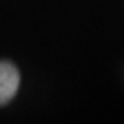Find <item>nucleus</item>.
I'll return each instance as SVG.
<instances>
[{
    "label": "nucleus",
    "mask_w": 124,
    "mask_h": 124,
    "mask_svg": "<svg viewBox=\"0 0 124 124\" xmlns=\"http://www.w3.org/2000/svg\"><path fill=\"white\" fill-rule=\"evenodd\" d=\"M20 76L16 67L9 62H0V105L10 101L18 91Z\"/></svg>",
    "instance_id": "f257e3e1"
}]
</instances>
